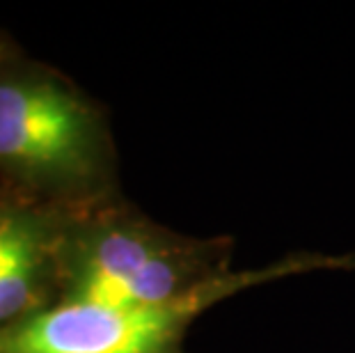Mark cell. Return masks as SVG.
Returning <instances> with one entry per match:
<instances>
[{"label": "cell", "mask_w": 355, "mask_h": 353, "mask_svg": "<svg viewBox=\"0 0 355 353\" xmlns=\"http://www.w3.org/2000/svg\"><path fill=\"white\" fill-rule=\"evenodd\" d=\"M108 138L69 83L19 53L0 64V184L60 212H85L108 175Z\"/></svg>", "instance_id": "cell-1"}, {"label": "cell", "mask_w": 355, "mask_h": 353, "mask_svg": "<svg viewBox=\"0 0 355 353\" xmlns=\"http://www.w3.org/2000/svg\"><path fill=\"white\" fill-rule=\"evenodd\" d=\"M193 246L138 216L85 209L67 216L58 246V300L165 307L193 296L218 271Z\"/></svg>", "instance_id": "cell-2"}, {"label": "cell", "mask_w": 355, "mask_h": 353, "mask_svg": "<svg viewBox=\"0 0 355 353\" xmlns=\"http://www.w3.org/2000/svg\"><path fill=\"white\" fill-rule=\"evenodd\" d=\"M300 271V264L263 271L218 273L193 296L165 307H117L89 300H55L0 326V353H181L193 319L234 291Z\"/></svg>", "instance_id": "cell-3"}, {"label": "cell", "mask_w": 355, "mask_h": 353, "mask_svg": "<svg viewBox=\"0 0 355 353\" xmlns=\"http://www.w3.org/2000/svg\"><path fill=\"white\" fill-rule=\"evenodd\" d=\"M67 216L14 193L0 209V326L58 300V246Z\"/></svg>", "instance_id": "cell-4"}, {"label": "cell", "mask_w": 355, "mask_h": 353, "mask_svg": "<svg viewBox=\"0 0 355 353\" xmlns=\"http://www.w3.org/2000/svg\"><path fill=\"white\" fill-rule=\"evenodd\" d=\"M19 51H17V46L7 40V35H0V64L5 62V60H10V58H14L17 55Z\"/></svg>", "instance_id": "cell-5"}]
</instances>
